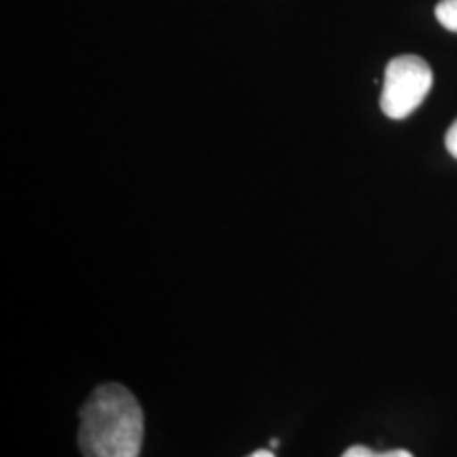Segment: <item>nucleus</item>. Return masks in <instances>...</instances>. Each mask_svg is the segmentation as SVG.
<instances>
[{"label": "nucleus", "mask_w": 457, "mask_h": 457, "mask_svg": "<svg viewBox=\"0 0 457 457\" xmlns=\"http://www.w3.org/2000/svg\"><path fill=\"white\" fill-rule=\"evenodd\" d=\"M145 415L128 387H96L81 409L79 445L85 457H138Z\"/></svg>", "instance_id": "obj_1"}, {"label": "nucleus", "mask_w": 457, "mask_h": 457, "mask_svg": "<svg viewBox=\"0 0 457 457\" xmlns=\"http://www.w3.org/2000/svg\"><path fill=\"white\" fill-rule=\"evenodd\" d=\"M434 83L432 68L417 55H398L387 64L381 111L390 119H407L420 108Z\"/></svg>", "instance_id": "obj_2"}, {"label": "nucleus", "mask_w": 457, "mask_h": 457, "mask_svg": "<svg viewBox=\"0 0 457 457\" xmlns=\"http://www.w3.org/2000/svg\"><path fill=\"white\" fill-rule=\"evenodd\" d=\"M436 20L451 32H457V0H441L436 7Z\"/></svg>", "instance_id": "obj_3"}, {"label": "nucleus", "mask_w": 457, "mask_h": 457, "mask_svg": "<svg viewBox=\"0 0 457 457\" xmlns=\"http://www.w3.org/2000/svg\"><path fill=\"white\" fill-rule=\"evenodd\" d=\"M341 457H413L407 449H394V451H384V453H377V451L364 447V445H353L343 453Z\"/></svg>", "instance_id": "obj_4"}, {"label": "nucleus", "mask_w": 457, "mask_h": 457, "mask_svg": "<svg viewBox=\"0 0 457 457\" xmlns=\"http://www.w3.org/2000/svg\"><path fill=\"white\" fill-rule=\"evenodd\" d=\"M445 146H447V151L451 153V157L457 159V121L451 125L447 136H445Z\"/></svg>", "instance_id": "obj_5"}, {"label": "nucleus", "mask_w": 457, "mask_h": 457, "mask_svg": "<svg viewBox=\"0 0 457 457\" xmlns=\"http://www.w3.org/2000/svg\"><path fill=\"white\" fill-rule=\"evenodd\" d=\"M248 457H276L271 453V451H267V449H259V451H254L253 455H248Z\"/></svg>", "instance_id": "obj_6"}, {"label": "nucleus", "mask_w": 457, "mask_h": 457, "mask_svg": "<svg viewBox=\"0 0 457 457\" xmlns=\"http://www.w3.org/2000/svg\"><path fill=\"white\" fill-rule=\"evenodd\" d=\"M278 445H279V441H278V438H271V441H270V447H271V449H276V447H278Z\"/></svg>", "instance_id": "obj_7"}]
</instances>
